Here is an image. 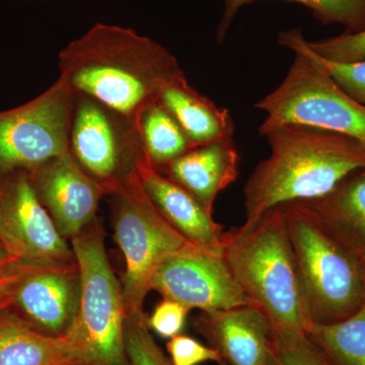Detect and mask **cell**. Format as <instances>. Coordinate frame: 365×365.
I'll return each instance as SVG.
<instances>
[{
  "instance_id": "cell-4",
  "label": "cell",
  "mask_w": 365,
  "mask_h": 365,
  "mask_svg": "<svg viewBox=\"0 0 365 365\" xmlns=\"http://www.w3.org/2000/svg\"><path fill=\"white\" fill-rule=\"evenodd\" d=\"M311 324L350 318L365 302V269L304 202L281 205Z\"/></svg>"
},
{
  "instance_id": "cell-30",
  "label": "cell",
  "mask_w": 365,
  "mask_h": 365,
  "mask_svg": "<svg viewBox=\"0 0 365 365\" xmlns=\"http://www.w3.org/2000/svg\"><path fill=\"white\" fill-rule=\"evenodd\" d=\"M16 264H18V262L14 260L0 242V277L11 272Z\"/></svg>"
},
{
  "instance_id": "cell-31",
  "label": "cell",
  "mask_w": 365,
  "mask_h": 365,
  "mask_svg": "<svg viewBox=\"0 0 365 365\" xmlns=\"http://www.w3.org/2000/svg\"><path fill=\"white\" fill-rule=\"evenodd\" d=\"M68 365H81V364H68Z\"/></svg>"
},
{
  "instance_id": "cell-3",
  "label": "cell",
  "mask_w": 365,
  "mask_h": 365,
  "mask_svg": "<svg viewBox=\"0 0 365 365\" xmlns=\"http://www.w3.org/2000/svg\"><path fill=\"white\" fill-rule=\"evenodd\" d=\"M223 244L235 281L273 329L307 331L311 319L281 205L225 232Z\"/></svg>"
},
{
  "instance_id": "cell-13",
  "label": "cell",
  "mask_w": 365,
  "mask_h": 365,
  "mask_svg": "<svg viewBox=\"0 0 365 365\" xmlns=\"http://www.w3.org/2000/svg\"><path fill=\"white\" fill-rule=\"evenodd\" d=\"M81 292V273L76 262L63 265H25L14 287L11 306L18 307L19 316L40 332L64 336L78 314Z\"/></svg>"
},
{
  "instance_id": "cell-25",
  "label": "cell",
  "mask_w": 365,
  "mask_h": 365,
  "mask_svg": "<svg viewBox=\"0 0 365 365\" xmlns=\"http://www.w3.org/2000/svg\"><path fill=\"white\" fill-rule=\"evenodd\" d=\"M307 45L314 54L329 61L338 63L361 61L365 60V29L323 40H307Z\"/></svg>"
},
{
  "instance_id": "cell-15",
  "label": "cell",
  "mask_w": 365,
  "mask_h": 365,
  "mask_svg": "<svg viewBox=\"0 0 365 365\" xmlns=\"http://www.w3.org/2000/svg\"><path fill=\"white\" fill-rule=\"evenodd\" d=\"M136 173L151 202L182 237L198 248L223 254L222 227L196 197L163 175L146 157L137 163Z\"/></svg>"
},
{
  "instance_id": "cell-26",
  "label": "cell",
  "mask_w": 365,
  "mask_h": 365,
  "mask_svg": "<svg viewBox=\"0 0 365 365\" xmlns=\"http://www.w3.org/2000/svg\"><path fill=\"white\" fill-rule=\"evenodd\" d=\"M302 44L311 56L324 67V69L332 76L334 81L346 93H349L352 98L365 106V60L351 62V63H338V62L329 61V60L322 58L312 52L307 47V40L304 39V37L302 39Z\"/></svg>"
},
{
  "instance_id": "cell-12",
  "label": "cell",
  "mask_w": 365,
  "mask_h": 365,
  "mask_svg": "<svg viewBox=\"0 0 365 365\" xmlns=\"http://www.w3.org/2000/svg\"><path fill=\"white\" fill-rule=\"evenodd\" d=\"M28 173L38 197L66 240L95 222L107 190L86 172L71 150Z\"/></svg>"
},
{
  "instance_id": "cell-7",
  "label": "cell",
  "mask_w": 365,
  "mask_h": 365,
  "mask_svg": "<svg viewBox=\"0 0 365 365\" xmlns=\"http://www.w3.org/2000/svg\"><path fill=\"white\" fill-rule=\"evenodd\" d=\"M111 195L115 241L125 259L121 280L125 309L127 316L143 313L155 270L189 242L155 208L136 172Z\"/></svg>"
},
{
  "instance_id": "cell-10",
  "label": "cell",
  "mask_w": 365,
  "mask_h": 365,
  "mask_svg": "<svg viewBox=\"0 0 365 365\" xmlns=\"http://www.w3.org/2000/svg\"><path fill=\"white\" fill-rule=\"evenodd\" d=\"M0 242L25 265H63L76 262L25 170L0 175Z\"/></svg>"
},
{
  "instance_id": "cell-24",
  "label": "cell",
  "mask_w": 365,
  "mask_h": 365,
  "mask_svg": "<svg viewBox=\"0 0 365 365\" xmlns=\"http://www.w3.org/2000/svg\"><path fill=\"white\" fill-rule=\"evenodd\" d=\"M275 365H332L307 331L273 329Z\"/></svg>"
},
{
  "instance_id": "cell-20",
  "label": "cell",
  "mask_w": 365,
  "mask_h": 365,
  "mask_svg": "<svg viewBox=\"0 0 365 365\" xmlns=\"http://www.w3.org/2000/svg\"><path fill=\"white\" fill-rule=\"evenodd\" d=\"M137 122L146 158L158 170L194 146L160 101L146 108Z\"/></svg>"
},
{
  "instance_id": "cell-29",
  "label": "cell",
  "mask_w": 365,
  "mask_h": 365,
  "mask_svg": "<svg viewBox=\"0 0 365 365\" xmlns=\"http://www.w3.org/2000/svg\"><path fill=\"white\" fill-rule=\"evenodd\" d=\"M24 266V264L18 263L11 272L0 277V309L11 307L14 289L23 275Z\"/></svg>"
},
{
  "instance_id": "cell-1",
  "label": "cell",
  "mask_w": 365,
  "mask_h": 365,
  "mask_svg": "<svg viewBox=\"0 0 365 365\" xmlns=\"http://www.w3.org/2000/svg\"><path fill=\"white\" fill-rule=\"evenodd\" d=\"M59 71L74 93L135 121L160 101L165 86L185 76L176 57L160 43L103 23L63 48Z\"/></svg>"
},
{
  "instance_id": "cell-23",
  "label": "cell",
  "mask_w": 365,
  "mask_h": 365,
  "mask_svg": "<svg viewBox=\"0 0 365 365\" xmlns=\"http://www.w3.org/2000/svg\"><path fill=\"white\" fill-rule=\"evenodd\" d=\"M124 346L129 365H173L151 335L144 312L126 317Z\"/></svg>"
},
{
  "instance_id": "cell-11",
  "label": "cell",
  "mask_w": 365,
  "mask_h": 365,
  "mask_svg": "<svg viewBox=\"0 0 365 365\" xmlns=\"http://www.w3.org/2000/svg\"><path fill=\"white\" fill-rule=\"evenodd\" d=\"M150 289L189 311H220L251 304L223 254L206 251L191 242L160 263L151 278Z\"/></svg>"
},
{
  "instance_id": "cell-28",
  "label": "cell",
  "mask_w": 365,
  "mask_h": 365,
  "mask_svg": "<svg viewBox=\"0 0 365 365\" xmlns=\"http://www.w3.org/2000/svg\"><path fill=\"white\" fill-rule=\"evenodd\" d=\"M189 312L179 302L163 299L155 307L151 316L148 317V328L160 337L170 339L181 334Z\"/></svg>"
},
{
  "instance_id": "cell-5",
  "label": "cell",
  "mask_w": 365,
  "mask_h": 365,
  "mask_svg": "<svg viewBox=\"0 0 365 365\" xmlns=\"http://www.w3.org/2000/svg\"><path fill=\"white\" fill-rule=\"evenodd\" d=\"M302 39L300 30L278 36V43L295 56L282 83L255 104L266 114L259 134L284 124L307 125L350 137L365 148V106L334 81Z\"/></svg>"
},
{
  "instance_id": "cell-19",
  "label": "cell",
  "mask_w": 365,
  "mask_h": 365,
  "mask_svg": "<svg viewBox=\"0 0 365 365\" xmlns=\"http://www.w3.org/2000/svg\"><path fill=\"white\" fill-rule=\"evenodd\" d=\"M160 102L175 117L194 146L234 136L235 121L230 111L192 88L186 76L165 86Z\"/></svg>"
},
{
  "instance_id": "cell-6",
  "label": "cell",
  "mask_w": 365,
  "mask_h": 365,
  "mask_svg": "<svg viewBox=\"0 0 365 365\" xmlns=\"http://www.w3.org/2000/svg\"><path fill=\"white\" fill-rule=\"evenodd\" d=\"M71 241L81 292L78 314L66 336L81 364L129 365L121 282L110 265L103 230L93 222Z\"/></svg>"
},
{
  "instance_id": "cell-21",
  "label": "cell",
  "mask_w": 365,
  "mask_h": 365,
  "mask_svg": "<svg viewBox=\"0 0 365 365\" xmlns=\"http://www.w3.org/2000/svg\"><path fill=\"white\" fill-rule=\"evenodd\" d=\"M307 335L332 365H365V302L350 318L309 326Z\"/></svg>"
},
{
  "instance_id": "cell-16",
  "label": "cell",
  "mask_w": 365,
  "mask_h": 365,
  "mask_svg": "<svg viewBox=\"0 0 365 365\" xmlns=\"http://www.w3.org/2000/svg\"><path fill=\"white\" fill-rule=\"evenodd\" d=\"M240 155L234 136L193 146L160 172L196 197L212 212L220 192L237 181Z\"/></svg>"
},
{
  "instance_id": "cell-32",
  "label": "cell",
  "mask_w": 365,
  "mask_h": 365,
  "mask_svg": "<svg viewBox=\"0 0 365 365\" xmlns=\"http://www.w3.org/2000/svg\"><path fill=\"white\" fill-rule=\"evenodd\" d=\"M222 365H228V364H222Z\"/></svg>"
},
{
  "instance_id": "cell-18",
  "label": "cell",
  "mask_w": 365,
  "mask_h": 365,
  "mask_svg": "<svg viewBox=\"0 0 365 365\" xmlns=\"http://www.w3.org/2000/svg\"><path fill=\"white\" fill-rule=\"evenodd\" d=\"M68 364L81 362L66 335L40 332L9 307L0 309V365Z\"/></svg>"
},
{
  "instance_id": "cell-8",
  "label": "cell",
  "mask_w": 365,
  "mask_h": 365,
  "mask_svg": "<svg viewBox=\"0 0 365 365\" xmlns=\"http://www.w3.org/2000/svg\"><path fill=\"white\" fill-rule=\"evenodd\" d=\"M76 97L59 78L30 102L0 112V175L30 172L69 151Z\"/></svg>"
},
{
  "instance_id": "cell-17",
  "label": "cell",
  "mask_w": 365,
  "mask_h": 365,
  "mask_svg": "<svg viewBox=\"0 0 365 365\" xmlns=\"http://www.w3.org/2000/svg\"><path fill=\"white\" fill-rule=\"evenodd\" d=\"M302 202L365 269V168L348 175L327 195Z\"/></svg>"
},
{
  "instance_id": "cell-33",
  "label": "cell",
  "mask_w": 365,
  "mask_h": 365,
  "mask_svg": "<svg viewBox=\"0 0 365 365\" xmlns=\"http://www.w3.org/2000/svg\"><path fill=\"white\" fill-rule=\"evenodd\" d=\"M25 1H26V0H25Z\"/></svg>"
},
{
  "instance_id": "cell-2",
  "label": "cell",
  "mask_w": 365,
  "mask_h": 365,
  "mask_svg": "<svg viewBox=\"0 0 365 365\" xmlns=\"http://www.w3.org/2000/svg\"><path fill=\"white\" fill-rule=\"evenodd\" d=\"M270 155L258 163L244 188L246 222L274 207L330 193L348 175L365 168V148L336 132L284 124L264 133Z\"/></svg>"
},
{
  "instance_id": "cell-14",
  "label": "cell",
  "mask_w": 365,
  "mask_h": 365,
  "mask_svg": "<svg viewBox=\"0 0 365 365\" xmlns=\"http://www.w3.org/2000/svg\"><path fill=\"white\" fill-rule=\"evenodd\" d=\"M196 328L228 365H275L273 326L258 307L246 304L202 312Z\"/></svg>"
},
{
  "instance_id": "cell-27",
  "label": "cell",
  "mask_w": 365,
  "mask_h": 365,
  "mask_svg": "<svg viewBox=\"0 0 365 365\" xmlns=\"http://www.w3.org/2000/svg\"><path fill=\"white\" fill-rule=\"evenodd\" d=\"M167 350L173 365H198L206 361L222 364V356L215 348L201 344L200 342L189 337L180 335L170 338L167 343Z\"/></svg>"
},
{
  "instance_id": "cell-9",
  "label": "cell",
  "mask_w": 365,
  "mask_h": 365,
  "mask_svg": "<svg viewBox=\"0 0 365 365\" xmlns=\"http://www.w3.org/2000/svg\"><path fill=\"white\" fill-rule=\"evenodd\" d=\"M76 95L69 150L113 194L146 157L138 123L88 96Z\"/></svg>"
},
{
  "instance_id": "cell-22",
  "label": "cell",
  "mask_w": 365,
  "mask_h": 365,
  "mask_svg": "<svg viewBox=\"0 0 365 365\" xmlns=\"http://www.w3.org/2000/svg\"><path fill=\"white\" fill-rule=\"evenodd\" d=\"M257 0H223L225 9L218 24L216 38L222 43L230 26L242 6ZM302 4L324 25L338 24L344 26L346 33H356L365 29V0H287Z\"/></svg>"
}]
</instances>
